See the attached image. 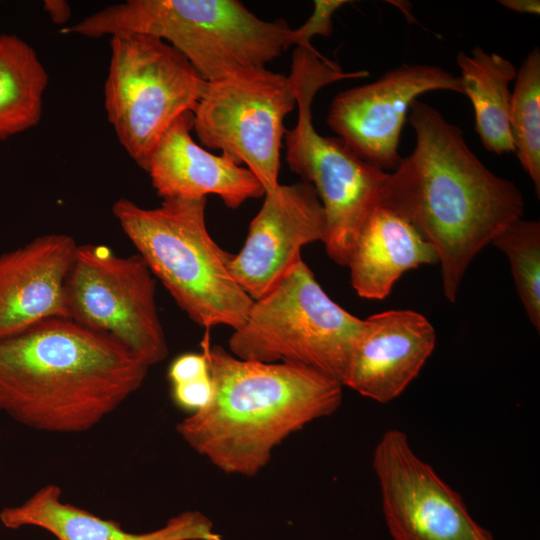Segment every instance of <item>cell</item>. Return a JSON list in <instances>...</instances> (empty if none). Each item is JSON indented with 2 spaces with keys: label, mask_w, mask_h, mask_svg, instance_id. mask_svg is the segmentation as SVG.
Masks as SVG:
<instances>
[{
  "label": "cell",
  "mask_w": 540,
  "mask_h": 540,
  "mask_svg": "<svg viewBox=\"0 0 540 540\" xmlns=\"http://www.w3.org/2000/svg\"><path fill=\"white\" fill-rule=\"evenodd\" d=\"M296 106L289 75L267 68L207 82L193 114L200 143L245 164L266 191L278 184L285 117Z\"/></svg>",
  "instance_id": "cell-10"
},
{
  "label": "cell",
  "mask_w": 540,
  "mask_h": 540,
  "mask_svg": "<svg viewBox=\"0 0 540 540\" xmlns=\"http://www.w3.org/2000/svg\"><path fill=\"white\" fill-rule=\"evenodd\" d=\"M206 202L172 198L144 208L119 198L112 212L153 276L193 322L234 330L245 322L254 300L231 275L233 254L208 232Z\"/></svg>",
  "instance_id": "cell-5"
},
{
  "label": "cell",
  "mask_w": 540,
  "mask_h": 540,
  "mask_svg": "<svg viewBox=\"0 0 540 540\" xmlns=\"http://www.w3.org/2000/svg\"><path fill=\"white\" fill-rule=\"evenodd\" d=\"M498 2L507 9L517 13L540 14L539 0H500Z\"/></svg>",
  "instance_id": "cell-27"
},
{
  "label": "cell",
  "mask_w": 540,
  "mask_h": 540,
  "mask_svg": "<svg viewBox=\"0 0 540 540\" xmlns=\"http://www.w3.org/2000/svg\"><path fill=\"white\" fill-rule=\"evenodd\" d=\"M87 38L140 33L178 50L207 82L266 68L295 45L294 29L237 0H127L61 30Z\"/></svg>",
  "instance_id": "cell-4"
},
{
  "label": "cell",
  "mask_w": 540,
  "mask_h": 540,
  "mask_svg": "<svg viewBox=\"0 0 540 540\" xmlns=\"http://www.w3.org/2000/svg\"><path fill=\"white\" fill-rule=\"evenodd\" d=\"M65 293L69 319L114 337L148 367L168 356L155 277L139 254L78 245Z\"/></svg>",
  "instance_id": "cell-9"
},
{
  "label": "cell",
  "mask_w": 540,
  "mask_h": 540,
  "mask_svg": "<svg viewBox=\"0 0 540 540\" xmlns=\"http://www.w3.org/2000/svg\"><path fill=\"white\" fill-rule=\"evenodd\" d=\"M213 383L210 403L177 424L199 455L227 474L255 476L273 451L342 403L343 385L314 369L241 359L202 342Z\"/></svg>",
  "instance_id": "cell-3"
},
{
  "label": "cell",
  "mask_w": 540,
  "mask_h": 540,
  "mask_svg": "<svg viewBox=\"0 0 540 540\" xmlns=\"http://www.w3.org/2000/svg\"><path fill=\"white\" fill-rule=\"evenodd\" d=\"M408 121L415 147L388 173L380 206L408 221L432 245L444 295L453 303L474 257L522 218L524 198L512 181L478 159L462 130L433 106L415 100Z\"/></svg>",
  "instance_id": "cell-1"
},
{
  "label": "cell",
  "mask_w": 540,
  "mask_h": 540,
  "mask_svg": "<svg viewBox=\"0 0 540 540\" xmlns=\"http://www.w3.org/2000/svg\"><path fill=\"white\" fill-rule=\"evenodd\" d=\"M193 114L179 116L153 148L146 167L157 194L164 199H200L213 194L231 209L263 197L265 189L246 167L225 153L215 155L191 136Z\"/></svg>",
  "instance_id": "cell-16"
},
{
  "label": "cell",
  "mask_w": 540,
  "mask_h": 540,
  "mask_svg": "<svg viewBox=\"0 0 540 540\" xmlns=\"http://www.w3.org/2000/svg\"><path fill=\"white\" fill-rule=\"evenodd\" d=\"M0 521L10 529L43 528L56 540H223L213 530V523L198 511L180 513L151 532H127L116 521L62 502L61 488L54 484L41 487L18 506L4 508Z\"/></svg>",
  "instance_id": "cell-17"
},
{
  "label": "cell",
  "mask_w": 540,
  "mask_h": 540,
  "mask_svg": "<svg viewBox=\"0 0 540 540\" xmlns=\"http://www.w3.org/2000/svg\"><path fill=\"white\" fill-rule=\"evenodd\" d=\"M210 376L209 364L204 352L185 353L175 358L168 370L171 384H181Z\"/></svg>",
  "instance_id": "cell-25"
},
{
  "label": "cell",
  "mask_w": 540,
  "mask_h": 540,
  "mask_svg": "<svg viewBox=\"0 0 540 540\" xmlns=\"http://www.w3.org/2000/svg\"><path fill=\"white\" fill-rule=\"evenodd\" d=\"M436 263L435 249L408 221L378 206L361 229L347 267L360 297L382 300L406 271Z\"/></svg>",
  "instance_id": "cell-18"
},
{
  "label": "cell",
  "mask_w": 540,
  "mask_h": 540,
  "mask_svg": "<svg viewBox=\"0 0 540 540\" xmlns=\"http://www.w3.org/2000/svg\"><path fill=\"white\" fill-rule=\"evenodd\" d=\"M347 3L349 1L346 0L314 1V10L310 17L300 27L294 29L296 47L316 51L311 39L315 36L329 37L333 31V14Z\"/></svg>",
  "instance_id": "cell-23"
},
{
  "label": "cell",
  "mask_w": 540,
  "mask_h": 540,
  "mask_svg": "<svg viewBox=\"0 0 540 540\" xmlns=\"http://www.w3.org/2000/svg\"><path fill=\"white\" fill-rule=\"evenodd\" d=\"M148 369L114 337L49 318L0 339V412L38 431L85 432L136 392Z\"/></svg>",
  "instance_id": "cell-2"
},
{
  "label": "cell",
  "mask_w": 540,
  "mask_h": 540,
  "mask_svg": "<svg viewBox=\"0 0 540 540\" xmlns=\"http://www.w3.org/2000/svg\"><path fill=\"white\" fill-rule=\"evenodd\" d=\"M456 62L461 71L463 95L473 106L475 130L490 152H514L509 127L512 92L509 83L516 78L514 64L496 53L476 46L471 55L459 52Z\"/></svg>",
  "instance_id": "cell-19"
},
{
  "label": "cell",
  "mask_w": 540,
  "mask_h": 540,
  "mask_svg": "<svg viewBox=\"0 0 540 540\" xmlns=\"http://www.w3.org/2000/svg\"><path fill=\"white\" fill-rule=\"evenodd\" d=\"M110 50L107 118L125 151L146 170L161 136L179 116L194 111L207 81L184 55L152 35L112 36Z\"/></svg>",
  "instance_id": "cell-8"
},
{
  "label": "cell",
  "mask_w": 540,
  "mask_h": 540,
  "mask_svg": "<svg viewBox=\"0 0 540 540\" xmlns=\"http://www.w3.org/2000/svg\"><path fill=\"white\" fill-rule=\"evenodd\" d=\"M435 90L463 94L460 76L438 66L402 64L374 82L338 93L326 121L360 159L393 171L402 159L398 149L411 104Z\"/></svg>",
  "instance_id": "cell-12"
},
{
  "label": "cell",
  "mask_w": 540,
  "mask_h": 540,
  "mask_svg": "<svg viewBox=\"0 0 540 540\" xmlns=\"http://www.w3.org/2000/svg\"><path fill=\"white\" fill-rule=\"evenodd\" d=\"M435 344L434 327L418 312L399 309L371 315L364 319L343 386L389 402L417 377Z\"/></svg>",
  "instance_id": "cell-14"
},
{
  "label": "cell",
  "mask_w": 540,
  "mask_h": 540,
  "mask_svg": "<svg viewBox=\"0 0 540 540\" xmlns=\"http://www.w3.org/2000/svg\"><path fill=\"white\" fill-rule=\"evenodd\" d=\"M77 247L69 235L46 234L0 255V339L69 318L65 285Z\"/></svg>",
  "instance_id": "cell-15"
},
{
  "label": "cell",
  "mask_w": 540,
  "mask_h": 540,
  "mask_svg": "<svg viewBox=\"0 0 540 540\" xmlns=\"http://www.w3.org/2000/svg\"><path fill=\"white\" fill-rule=\"evenodd\" d=\"M43 6L51 21L55 24L63 25L70 19L71 8L66 1L45 0Z\"/></svg>",
  "instance_id": "cell-26"
},
{
  "label": "cell",
  "mask_w": 540,
  "mask_h": 540,
  "mask_svg": "<svg viewBox=\"0 0 540 540\" xmlns=\"http://www.w3.org/2000/svg\"><path fill=\"white\" fill-rule=\"evenodd\" d=\"M373 467L393 540H494L471 517L461 496L414 453L403 431L383 434Z\"/></svg>",
  "instance_id": "cell-11"
},
{
  "label": "cell",
  "mask_w": 540,
  "mask_h": 540,
  "mask_svg": "<svg viewBox=\"0 0 540 540\" xmlns=\"http://www.w3.org/2000/svg\"><path fill=\"white\" fill-rule=\"evenodd\" d=\"M242 249L229 269L254 301L272 291L302 260L305 245L324 240L326 215L314 187L299 181L278 184L264 194Z\"/></svg>",
  "instance_id": "cell-13"
},
{
  "label": "cell",
  "mask_w": 540,
  "mask_h": 540,
  "mask_svg": "<svg viewBox=\"0 0 540 540\" xmlns=\"http://www.w3.org/2000/svg\"><path fill=\"white\" fill-rule=\"evenodd\" d=\"M508 258L518 296L533 327L540 330V222L522 218L492 241Z\"/></svg>",
  "instance_id": "cell-22"
},
{
  "label": "cell",
  "mask_w": 540,
  "mask_h": 540,
  "mask_svg": "<svg viewBox=\"0 0 540 540\" xmlns=\"http://www.w3.org/2000/svg\"><path fill=\"white\" fill-rule=\"evenodd\" d=\"M48 74L35 50L14 34H0V140L36 126Z\"/></svg>",
  "instance_id": "cell-20"
},
{
  "label": "cell",
  "mask_w": 540,
  "mask_h": 540,
  "mask_svg": "<svg viewBox=\"0 0 540 540\" xmlns=\"http://www.w3.org/2000/svg\"><path fill=\"white\" fill-rule=\"evenodd\" d=\"M363 328L364 319L333 301L300 260L272 291L253 302L228 346L238 358L302 365L343 385Z\"/></svg>",
  "instance_id": "cell-7"
},
{
  "label": "cell",
  "mask_w": 540,
  "mask_h": 540,
  "mask_svg": "<svg viewBox=\"0 0 540 540\" xmlns=\"http://www.w3.org/2000/svg\"><path fill=\"white\" fill-rule=\"evenodd\" d=\"M213 396L211 375L191 382L172 385V398L181 409L195 413L205 408Z\"/></svg>",
  "instance_id": "cell-24"
},
{
  "label": "cell",
  "mask_w": 540,
  "mask_h": 540,
  "mask_svg": "<svg viewBox=\"0 0 540 540\" xmlns=\"http://www.w3.org/2000/svg\"><path fill=\"white\" fill-rule=\"evenodd\" d=\"M368 75L366 70L344 72L318 51L303 47H296L292 56L289 77L298 118L284 135L286 161L314 187L326 215L325 251L342 266H347L361 229L380 206L388 172L360 159L340 138L319 134L312 121V103L322 87Z\"/></svg>",
  "instance_id": "cell-6"
},
{
  "label": "cell",
  "mask_w": 540,
  "mask_h": 540,
  "mask_svg": "<svg viewBox=\"0 0 540 540\" xmlns=\"http://www.w3.org/2000/svg\"><path fill=\"white\" fill-rule=\"evenodd\" d=\"M509 127L514 152L540 197V50L536 46L517 70Z\"/></svg>",
  "instance_id": "cell-21"
}]
</instances>
